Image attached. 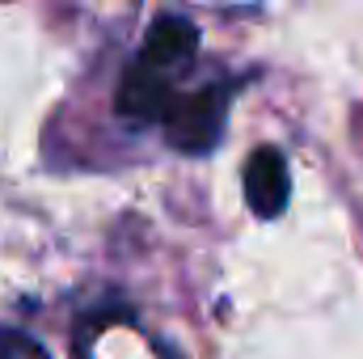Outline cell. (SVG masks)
<instances>
[{
  "mask_svg": "<svg viewBox=\"0 0 363 359\" xmlns=\"http://www.w3.org/2000/svg\"><path fill=\"white\" fill-rule=\"evenodd\" d=\"M194 51H199V30H194V21H186L178 13H161V17L148 26V34H144L140 60H148V64H157V68H178V64H190V60H194Z\"/></svg>",
  "mask_w": 363,
  "mask_h": 359,
  "instance_id": "cell-4",
  "label": "cell"
},
{
  "mask_svg": "<svg viewBox=\"0 0 363 359\" xmlns=\"http://www.w3.org/2000/svg\"><path fill=\"white\" fill-rule=\"evenodd\" d=\"M224 114H228V85H203V89L186 93L174 101V110L165 118L169 144L178 153H190V157L211 153L220 144Z\"/></svg>",
  "mask_w": 363,
  "mask_h": 359,
  "instance_id": "cell-1",
  "label": "cell"
},
{
  "mask_svg": "<svg viewBox=\"0 0 363 359\" xmlns=\"http://www.w3.org/2000/svg\"><path fill=\"white\" fill-rule=\"evenodd\" d=\"M174 85L165 77V68L148 64V60H135L123 81H118V93H114V106L123 118L131 123H165L169 110H174Z\"/></svg>",
  "mask_w": 363,
  "mask_h": 359,
  "instance_id": "cell-2",
  "label": "cell"
},
{
  "mask_svg": "<svg viewBox=\"0 0 363 359\" xmlns=\"http://www.w3.org/2000/svg\"><path fill=\"white\" fill-rule=\"evenodd\" d=\"M287 199H291V174H287L283 153L271 148V144L254 148L250 161H245V203H250V211L258 220H274V216H283Z\"/></svg>",
  "mask_w": 363,
  "mask_h": 359,
  "instance_id": "cell-3",
  "label": "cell"
},
{
  "mask_svg": "<svg viewBox=\"0 0 363 359\" xmlns=\"http://www.w3.org/2000/svg\"><path fill=\"white\" fill-rule=\"evenodd\" d=\"M0 359H51L43 343H34L21 330H0Z\"/></svg>",
  "mask_w": 363,
  "mask_h": 359,
  "instance_id": "cell-5",
  "label": "cell"
}]
</instances>
